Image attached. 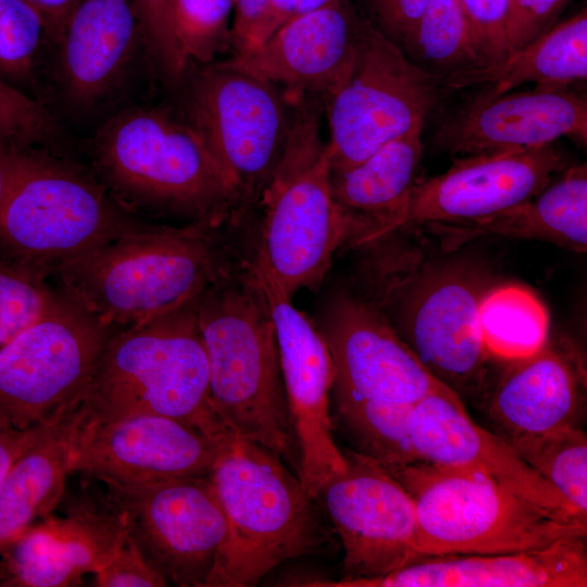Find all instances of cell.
I'll list each match as a JSON object with an SVG mask.
<instances>
[{"label":"cell","mask_w":587,"mask_h":587,"mask_svg":"<svg viewBox=\"0 0 587 587\" xmlns=\"http://www.w3.org/2000/svg\"><path fill=\"white\" fill-rule=\"evenodd\" d=\"M149 226L68 155L18 148L0 208V247L9 260L48 275L64 261Z\"/></svg>","instance_id":"cell-8"},{"label":"cell","mask_w":587,"mask_h":587,"mask_svg":"<svg viewBox=\"0 0 587 587\" xmlns=\"http://www.w3.org/2000/svg\"><path fill=\"white\" fill-rule=\"evenodd\" d=\"M270 0H235V17L232 26V49L243 51L262 17Z\"/></svg>","instance_id":"cell-45"},{"label":"cell","mask_w":587,"mask_h":587,"mask_svg":"<svg viewBox=\"0 0 587 587\" xmlns=\"http://www.w3.org/2000/svg\"><path fill=\"white\" fill-rule=\"evenodd\" d=\"M364 20L348 0H338L287 23L258 47L223 62L323 104L353 65Z\"/></svg>","instance_id":"cell-20"},{"label":"cell","mask_w":587,"mask_h":587,"mask_svg":"<svg viewBox=\"0 0 587 587\" xmlns=\"http://www.w3.org/2000/svg\"><path fill=\"white\" fill-rule=\"evenodd\" d=\"M178 97L184 116L235 188L242 222L284 153L291 121L287 92L218 61L191 63Z\"/></svg>","instance_id":"cell-10"},{"label":"cell","mask_w":587,"mask_h":587,"mask_svg":"<svg viewBox=\"0 0 587 587\" xmlns=\"http://www.w3.org/2000/svg\"><path fill=\"white\" fill-rule=\"evenodd\" d=\"M63 413L54 416L48 422L26 428L17 427L10 422L0 419V483L16 460Z\"/></svg>","instance_id":"cell-44"},{"label":"cell","mask_w":587,"mask_h":587,"mask_svg":"<svg viewBox=\"0 0 587 587\" xmlns=\"http://www.w3.org/2000/svg\"><path fill=\"white\" fill-rule=\"evenodd\" d=\"M79 403L92 420L157 414L218 440L234 437L212 408L195 301L150 322L117 329L104 346Z\"/></svg>","instance_id":"cell-7"},{"label":"cell","mask_w":587,"mask_h":587,"mask_svg":"<svg viewBox=\"0 0 587 587\" xmlns=\"http://www.w3.org/2000/svg\"><path fill=\"white\" fill-rule=\"evenodd\" d=\"M146 561L179 587H207L226 519L210 474L145 484L103 483Z\"/></svg>","instance_id":"cell-13"},{"label":"cell","mask_w":587,"mask_h":587,"mask_svg":"<svg viewBox=\"0 0 587 587\" xmlns=\"http://www.w3.org/2000/svg\"><path fill=\"white\" fill-rule=\"evenodd\" d=\"M404 54L451 88L479 68L458 0H428Z\"/></svg>","instance_id":"cell-32"},{"label":"cell","mask_w":587,"mask_h":587,"mask_svg":"<svg viewBox=\"0 0 587 587\" xmlns=\"http://www.w3.org/2000/svg\"><path fill=\"white\" fill-rule=\"evenodd\" d=\"M345 472L319 490L344 549L341 578L387 575L421 559L415 505L385 469L351 450Z\"/></svg>","instance_id":"cell-14"},{"label":"cell","mask_w":587,"mask_h":587,"mask_svg":"<svg viewBox=\"0 0 587 587\" xmlns=\"http://www.w3.org/2000/svg\"><path fill=\"white\" fill-rule=\"evenodd\" d=\"M195 310L215 414L234 437L270 450L299 477L275 328L250 259L202 292Z\"/></svg>","instance_id":"cell-2"},{"label":"cell","mask_w":587,"mask_h":587,"mask_svg":"<svg viewBox=\"0 0 587 587\" xmlns=\"http://www.w3.org/2000/svg\"><path fill=\"white\" fill-rule=\"evenodd\" d=\"M0 140L68 155V137L41 101L0 77Z\"/></svg>","instance_id":"cell-37"},{"label":"cell","mask_w":587,"mask_h":587,"mask_svg":"<svg viewBox=\"0 0 587 587\" xmlns=\"http://www.w3.org/2000/svg\"><path fill=\"white\" fill-rule=\"evenodd\" d=\"M317 327L333 360L334 398L413 405L448 388L367 299L338 292Z\"/></svg>","instance_id":"cell-18"},{"label":"cell","mask_w":587,"mask_h":587,"mask_svg":"<svg viewBox=\"0 0 587 587\" xmlns=\"http://www.w3.org/2000/svg\"><path fill=\"white\" fill-rule=\"evenodd\" d=\"M428 0H366L369 20L403 52L411 43Z\"/></svg>","instance_id":"cell-42"},{"label":"cell","mask_w":587,"mask_h":587,"mask_svg":"<svg viewBox=\"0 0 587 587\" xmlns=\"http://www.w3.org/2000/svg\"><path fill=\"white\" fill-rule=\"evenodd\" d=\"M335 1L338 0H270L250 37L247 48L241 52L258 47L287 23Z\"/></svg>","instance_id":"cell-43"},{"label":"cell","mask_w":587,"mask_h":587,"mask_svg":"<svg viewBox=\"0 0 587 587\" xmlns=\"http://www.w3.org/2000/svg\"><path fill=\"white\" fill-rule=\"evenodd\" d=\"M235 0H171L177 43L190 63L208 64L232 47Z\"/></svg>","instance_id":"cell-35"},{"label":"cell","mask_w":587,"mask_h":587,"mask_svg":"<svg viewBox=\"0 0 587 587\" xmlns=\"http://www.w3.org/2000/svg\"><path fill=\"white\" fill-rule=\"evenodd\" d=\"M52 46L46 24L27 0H0V77L37 95L45 52Z\"/></svg>","instance_id":"cell-34"},{"label":"cell","mask_w":587,"mask_h":587,"mask_svg":"<svg viewBox=\"0 0 587 587\" xmlns=\"http://www.w3.org/2000/svg\"><path fill=\"white\" fill-rule=\"evenodd\" d=\"M566 167L553 143L463 155L442 174L414 184L390 234L489 217L534 198Z\"/></svg>","instance_id":"cell-15"},{"label":"cell","mask_w":587,"mask_h":587,"mask_svg":"<svg viewBox=\"0 0 587 587\" xmlns=\"http://www.w3.org/2000/svg\"><path fill=\"white\" fill-rule=\"evenodd\" d=\"M230 439L209 437L186 423L157 414L109 420L85 415L75 436L70 469L101 483L120 484L202 476L210 474Z\"/></svg>","instance_id":"cell-16"},{"label":"cell","mask_w":587,"mask_h":587,"mask_svg":"<svg viewBox=\"0 0 587 587\" xmlns=\"http://www.w3.org/2000/svg\"><path fill=\"white\" fill-rule=\"evenodd\" d=\"M42 17L53 47L61 39L74 10L83 0H27Z\"/></svg>","instance_id":"cell-46"},{"label":"cell","mask_w":587,"mask_h":587,"mask_svg":"<svg viewBox=\"0 0 587 587\" xmlns=\"http://www.w3.org/2000/svg\"><path fill=\"white\" fill-rule=\"evenodd\" d=\"M116 330L60 289L46 313L0 350V419L26 428L78 404Z\"/></svg>","instance_id":"cell-12"},{"label":"cell","mask_w":587,"mask_h":587,"mask_svg":"<svg viewBox=\"0 0 587 587\" xmlns=\"http://www.w3.org/2000/svg\"><path fill=\"white\" fill-rule=\"evenodd\" d=\"M80 403L60 415L16 460L0 483V551L64 498Z\"/></svg>","instance_id":"cell-28"},{"label":"cell","mask_w":587,"mask_h":587,"mask_svg":"<svg viewBox=\"0 0 587 587\" xmlns=\"http://www.w3.org/2000/svg\"><path fill=\"white\" fill-rule=\"evenodd\" d=\"M234 223L150 225L59 264L60 289L102 324L121 329L143 324L195 301L237 270L224 234Z\"/></svg>","instance_id":"cell-1"},{"label":"cell","mask_w":587,"mask_h":587,"mask_svg":"<svg viewBox=\"0 0 587 587\" xmlns=\"http://www.w3.org/2000/svg\"><path fill=\"white\" fill-rule=\"evenodd\" d=\"M102 503L73 502L66 516L26 528L0 551V586H78L101 570L127 536L123 515Z\"/></svg>","instance_id":"cell-23"},{"label":"cell","mask_w":587,"mask_h":587,"mask_svg":"<svg viewBox=\"0 0 587 587\" xmlns=\"http://www.w3.org/2000/svg\"><path fill=\"white\" fill-rule=\"evenodd\" d=\"M409 429L422 461L479 473L520 498L561 515L587 521L501 436L475 423L462 399L450 388L414 403Z\"/></svg>","instance_id":"cell-19"},{"label":"cell","mask_w":587,"mask_h":587,"mask_svg":"<svg viewBox=\"0 0 587 587\" xmlns=\"http://www.w3.org/2000/svg\"><path fill=\"white\" fill-rule=\"evenodd\" d=\"M505 441L587 516V436L580 427L565 426Z\"/></svg>","instance_id":"cell-33"},{"label":"cell","mask_w":587,"mask_h":587,"mask_svg":"<svg viewBox=\"0 0 587 587\" xmlns=\"http://www.w3.org/2000/svg\"><path fill=\"white\" fill-rule=\"evenodd\" d=\"M587 77V13L579 11L554 24L523 48L512 52L497 68L475 84L488 83L480 95L496 97L525 84L563 88Z\"/></svg>","instance_id":"cell-29"},{"label":"cell","mask_w":587,"mask_h":587,"mask_svg":"<svg viewBox=\"0 0 587 587\" xmlns=\"http://www.w3.org/2000/svg\"><path fill=\"white\" fill-rule=\"evenodd\" d=\"M371 301L430 374L461 397H483L489 360L479 305L495 286L487 267L463 258L378 257L370 264Z\"/></svg>","instance_id":"cell-5"},{"label":"cell","mask_w":587,"mask_h":587,"mask_svg":"<svg viewBox=\"0 0 587 587\" xmlns=\"http://www.w3.org/2000/svg\"><path fill=\"white\" fill-rule=\"evenodd\" d=\"M251 266L275 328L290 422L300 455L299 478L317 498L321 487L347 467L344 453L335 442L329 415L333 360L317 325Z\"/></svg>","instance_id":"cell-17"},{"label":"cell","mask_w":587,"mask_h":587,"mask_svg":"<svg viewBox=\"0 0 587 587\" xmlns=\"http://www.w3.org/2000/svg\"><path fill=\"white\" fill-rule=\"evenodd\" d=\"M92 173L127 209L235 223L238 196L184 114L133 107L109 117L88 142Z\"/></svg>","instance_id":"cell-3"},{"label":"cell","mask_w":587,"mask_h":587,"mask_svg":"<svg viewBox=\"0 0 587 587\" xmlns=\"http://www.w3.org/2000/svg\"><path fill=\"white\" fill-rule=\"evenodd\" d=\"M422 132L392 139L353 167L330 171L332 195L354 228L351 247L371 245L390 234L416 183Z\"/></svg>","instance_id":"cell-27"},{"label":"cell","mask_w":587,"mask_h":587,"mask_svg":"<svg viewBox=\"0 0 587 587\" xmlns=\"http://www.w3.org/2000/svg\"><path fill=\"white\" fill-rule=\"evenodd\" d=\"M569 0H510L507 22L509 55L555 23Z\"/></svg>","instance_id":"cell-41"},{"label":"cell","mask_w":587,"mask_h":587,"mask_svg":"<svg viewBox=\"0 0 587 587\" xmlns=\"http://www.w3.org/2000/svg\"><path fill=\"white\" fill-rule=\"evenodd\" d=\"M586 537L534 551L422 558L373 578L308 579L311 587H586Z\"/></svg>","instance_id":"cell-25"},{"label":"cell","mask_w":587,"mask_h":587,"mask_svg":"<svg viewBox=\"0 0 587 587\" xmlns=\"http://www.w3.org/2000/svg\"><path fill=\"white\" fill-rule=\"evenodd\" d=\"M386 471L414 502L421 559L534 551L587 535V521L529 502L479 473L427 461Z\"/></svg>","instance_id":"cell-9"},{"label":"cell","mask_w":587,"mask_h":587,"mask_svg":"<svg viewBox=\"0 0 587 587\" xmlns=\"http://www.w3.org/2000/svg\"><path fill=\"white\" fill-rule=\"evenodd\" d=\"M46 274L0 260V350L40 319L55 300Z\"/></svg>","instance_id":"cell-36"},{"label":"cell","mask_w":587,"mask_h":587,"mask_svg":"<svg viewBox=\"0 0 587 587\" xmlns=\"http://www.w3.org/2000/svg\"><path fill=\"white\" fill-rule=\"evenodd\" d=\"M291 121L284 153L262 191L254 268L288 298L300 289L317 290L337 250L351 243L354 228L336 203L330 165L322 141V102L287 92Z\"/></svg>","instance_id":"cell-4"},{"label":"cell","mask_w":587,"mask_h":587,"mask_svg":"<svg viewBox=\"0 0 587 587\" xmlns=\"http://www.w3.org/2000/svg\"><path fill=\"white\" fill-rule=\"evenodd\" d=\"M561 137L587 142V100L563 88L536 87L496 97L476 96L447 117L435 136L451 154L536 148Z\"/></svg>","instance_id":"cell-21"},{"label":"cell","mask_w":587,"mask_h":587,"mask_svg":"<svg viewBox=\"0 0 587 587\" xmlns=\"http://www.w3.org/2000/svg\"><path fill=\"white\" fill-rule=\"evenodd\" d=\"M210 478L226 519L207 587H252L280 563L319 552L326 536L314 497L283 460L237 437Z\"/></svg>","instance_id":"cell-6"},{"label":"cell","mask_w":587,"mask_h":587,"mask_svg":"<svg viewBox=\"0 0 587 587\" xmlns=\"http://www.w3.org/2000/svg\"><path fill=\"white\" fill-rule=\"evenodd\" d=\"M441 236L442 248L458 249L483 236L535 239L574 252L587 250V166H567L534 198L489 217L427 225Z\"/></svg>","instance_id":"cell-26"},{"label":"cell","mask_w":587,"mask_h":587,"mask_svg":"<svg viewBox=\"0 0 587 587\" xmlns=\"http://www.w3.org/2000/svg\"><path fill=\"white\" fill-rule=\"evenodd\" d=\"M479 68L452 88L475 84L482 75L500 66L509 57L507 22L510 0H458Z\"/></svg>","instance_id":"cell-39"},{"label":"cell","mask_w":587,"mask_h":587,"mask_svg":"<svg viewBox=\"0 0 587 587\" xmlns=\"http://www.w3.org/2000/svg\"><path fill=\"white\" fill-rule=\"evenodd\" d=\"M445 87L365 18L348 76L323 102L330 171L353 167L392 139L423 130Z\"/></svg>","instance_id":"cell-11"},{"label":"cell","mask_w":587,"mask_h":587,"mask_svg":"<svg viewBox=\"0 0 587 587\" xmlns=\"http://www.w3.org/2000/svg\"><path fill=\"white\" fill-rule=\"evenodd\" d=\"M20 146L0 140V208L12 184Z\"/></svg>","instance_id":"cell-47"},{"label":"cell","mask_w":587,"mask_h":587,"mask_svg":"<svg viewBox=\"0 0 587 587\" xmlns=\"http://www.w3.org/2000/svg\"><path fill=\"white\" fill-rule=\"evenodd\" d=\"M145 55L162 85L179 95L191 63L183 54L172 24L171 0H132Z\"/></svg>","instance_id":"cell-38"},{"label":"cell","mask_w":587,"mask_h":587,"mask_svg":"<svg viewBox=\"0 0 587 587\" xmlns=\"http://www.w3.org/2000/svg\"><path fill=\"white\" fill-rule=\"evenodd\" d=\"M166 580L146 561L127 533L115 555L95 573L96 587H164Z\"/></svg>","instance_id":"cell-40"},{"label":"cell","mask_w":587,"mask_h":587,"mask_svg":"<svg viewBox=\"0 0 587 587\" xmlns=\"http://www.w3.org/2000/svg\"><path fill=\"white\" fill-rule=\"evenodd\" d=\"M508 362L482 397L496 434L507 440L577 426L586 400L587 371L573 341L548 338L533 354Z\"/></svg>","instance_id":"cell-24"},{"label":"cell","mask_w":587,"mask_h":587,"mask_svg":"<svg viewBox=\"0 0 587 587\" xmlns=\"http://www.w3.org/2000/svg\"><path fill=\"white\" fill-rule=\"evenodd\" d=\"M335 405L355 452L385 470L422 461L409 429L412 405L355 398H335Z\"/></svg>","instance_id":"cell-31"},{"label":"cell","mask_w":587,"mask_h":587,"mask_svg":"<svg viewBox=\"0 0 587 587\" xmlns=\"http://www.w3.org/2000/svg\"><path fill=\"white\" fill-rule=\"evenodd\" d=\"M145 47L132 0H83L55 45L63 103L90 114L117 96ZM146 57V55H145Z\"/></svg>","instance_id":"cell-22"},{"label":"cell","mask_w":587,"mask_h":587,"mask_svg":"<svg viewBox=\"0 0 587 587\" xmlns=\"http://www.w3.org/2000/svg\"><path fill=\"white\" fill-rule=\"evenodd\" d=\"M484 345L492 358L512 361L528 357L549 338V314L530 290L495 285L479 305Z\"/></svg>","instance_id":"cell-30"}]
</instances>
